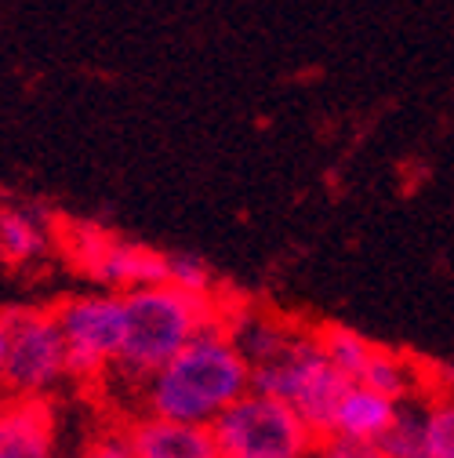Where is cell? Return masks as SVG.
Instances as JSON below:
<instances>
[{"label": "cell", "instance_id": "1", "mask_svg": "<svg viewBox=\"0 0 454 458\" xmlns=\"http://www.w3.org/2000/svg\"><path fill=\"white\" fill-rule=\"evenodd\" d=\"M251 375L255 371L230 331L211 327L139 386L142 415L186 426H214L237 400L251 393Z\"/></svg>", "mask_w": 454, "mask_h": 458}, {"label": "cell", "instance_id": "2", "mask_svg": "<svg viewBox=\"0 0 454 458\" xmlns=\"http://www.w3.org/2000/svg\"><path fill=\"white\" fill-rule=\"evenodd\" d=\"M128 310V338L117 371L131 375L139 386L175 360L193 338L211 327H225V313L218 310L214 295H189L172 284L139 288L124 295Z\"/></svg>", "mask_w": 454, "mask_h": 458}, {"label": "cell", "instance_id": "3", "mask_svg": "<svg viewBox=\"0 0 454 458\" xmlns=\"http://www.w3.org/2000/svg\"><path fill=\"white\" fill-rule=\"evenodd\" d=\"M251 371H255L251 389L288 404L313 429L316 440L331 437L338 404H342L353 386L331 368V360L320 350L316 331H295L291 342L273 360H265Z\"/></svg>", "mask_w": 454, "mask_h": 458}, {"label": "cell", "instance_id": "4", "mask_svg": "<svg viewBox=\"0 0 454 458\" xmlns=\"http://www.w3.org/2000/svg\"><path fill=\"white\" fill-rule=\"evenodd\" d=\"M218 458H313V429L280 400L248 393L211 426Z\"/></svg>", "mask_w": 454, "mask_h": 458}, {"label": "cell", "instance_id": "5", "mask_svg": "<svg viewBox=\"0 0 454 458\" xmlns=\"http://www.w3.org/2000/svg\"><path fill=\"white\" fill-rule=\"evenodd\" d=\"M55 320H59L66 338L73 378H98L102 371L121 364L124 338H128L124 295L117 292L70 295L55 306Z\"/></svg>", "mask_w": 454, "mask_h": 458}, {"label": "cell", "instance_id": "6", "mask_svg": "<svg viewBox=\"0 0 454 458\" xmlns=\"http://www.w3.org/2000/svg\"><path fill=\"white\" fill-rule=\"evenodd\" d=\"M12 350H8V396L47 400L70 378V350L55 310H12L8 313Z\"/></svg>", "mask_w": 454, "mask_h": 458}, {"label": "cell", "instance_id": "7", "mask_svg": "<svg viewBox=\"0 0 454 458\" xmlns=\"http://www.w3.org/2000/svg\"><path fill=\"white\" fill-rule=\"evenodd\" d=\"M66 244H70V255L80 262V269L88 276H95L98 284H105V292L128 295L139 288L167 284V255L164 251L128 244V241H113L84 222H73L66 229Z\"/></svg>", "mask_w": 454, "mask_h": 458}, {"label": "cell", "instance_id": "8", "mask_svg": "<svg viewBox=\"0 0 454 458\" xmlns=\"http://www.w3.org/2000/svg\"><path fill=\"white\" fill-rule=\"evenodd\" d=\"M55 429L51 400L0 396V458H55Z\"/></svg>", "mask_w": 454, "mask_h": 458}, {"label": "cell", "instance_id": "9", "mask_svg": "<svg viewBox=\"0 0 454 458\" xmlns=\"http://www.w3.org/2000/svg\"><path fill=\"white\" fill-rule=\"evenodd\" d=\"M135 458H218L211 426H186L142 415L128 426Z\"/></svg>", "mask_w": 454, "mask_h": 458}, {"label": "cell", "instance_id": "10", "mask_svg": "<svg viewBox=\"0 0 454 458\" xmlns=\"http://www.w3.org/2000/svg\"><path fill=\"white\" fill-rule=\"evenodd\" d=\"M396 411H400L396 400H389V396H382V393H374L367 386H349L346 400L338 404L331 437L353 440V444H378L389 433Z\"/></svg>", "mask_w": 454, "mask_h": 458}, {"label": "cell", "instance_id": "11", "mask_svg": "<svg viewBox=\"0 0 454 458\" xmlns=\"http://www.w3.org/2000/svg\"><path fill=\"white\" fill-rule=\"evenodd\" d=\"M225 331H230V338L237 342V350L248 357V364L258 368L288 346L298 327L276 320L273 313H244L240 310L233 317H225Z\"/></svg>", "mask_w": 454, "mask_h": 458}, {"label": "cell", "instance_id": "12", "mask_svg": "<svg viewBox=\"0 0 454 458\" xmlns=\"http://www.w3.org/2000/svg\"><path fill=\"white\" fill-rule=\"evenodd\" d=\"M51 244V225L40 211L8 204L0 208V259L4 262H33Z\"/></svg>", "mask_w": 454, "mask_h": 458}, {"label": "cell", "instance_id": "13", "mask_svg": "<svg viewBox=\"0 0 454 458\" xmlns=\"http://www.w3.org/2000/svg\"><path fill=\"white\" fill-rule=\"evenodd\" d=\"M316 338H320V350H324V357L331 360V368L342 375L346 382L360 386V378H364V371H367V364H371V357H374V350H378L374 342H367L360 331L342 327V324L320 327Z\"/></svg>", "mask_w": 454, "mask_h": 458}, {"label": "cell", "instance_id": "14", "mask_svg": "<svg viewBox=\"0 0 454 458\" xmlns=\"http://www.w3.org/2000/svg\"><path fill=\"white\" fill-rule=\"evenodd\" d=\"M425 371H418V364H411L408 357L400 353H385V350H374L360 386L396 400V404H404V400H415L418 396V386H422Z\"/></svg>", "mask_w": 454, "mask_h": 458}, {"label": "cell", "instance_id": "15", "mask_svg": "<svg viewBox=\"0 0 454 458\" xmlns=\"http://www.w3.org/2000/svg\"><path fill=\"white\" fill-rule=\"evenodd\" d=\"M385 458H429V426H425V400H404L389 433L378 440Z\"/></svg>", "mask_w": 454, "mask_h": 458}, {"label": "cell", "instance_id": "16", "mask_svg": "<svg viewBox=\"0 0 454 458\" xmlns=\"http://www.w3.org/2000/svg\"><path fill=\"white\" fill-rule=\"evenodd\" d=\"M425 426H429V458H454V400L433 393L425 400Z\"/></svg>", "mask_w": 454, "mask_h": 458}, {"label": "cell", "instance_id": "17", "mask_svg": "<svg viewBox=\"0 0 454 458\" xmlns=\"http://www.w3.org/2000/svg\"><path fill=\"white\" fill-rule=\"evenodd\" d=\"M167 284L189 295H214L211 269L197 255H167Z\"/></svg>", "mask_w": 454, "mask_h": 458}, {"label": "cell", "instance_id": "18", "mask_svg": "<svg viewBox=\"0 0 454 458\" xmlns=\"http://www.w3.org/2000/svg\"><path fill=\"white\" fill-rule=\"evenodd\" d=\"M77 458H135L131 433H128V429H105V433H95V437L77 451Z\"/></svg>", "mask_w": 454, "mask_h": 458}, {"label": "cell", "instance_id": "19", "mask_svg": "<svg viewBox=\"0 0 454 458\" xmlns=\"http://www.w3.org/2000/svg\"><path fill=\"white\" fill-rule=\"evenodd\" d=\"M313 458H385V451L378 444H353V440L327 437V440L316 444Z\"/></svg>", "mask_w": 454, "mask_h": 458}, {"label": "cell", "instance_id": "20", "mask_svg": "<svg viewBox=\"0 0 454 458\" xmlns=\"http://www.w3.org/2000/svg\"><path fill=\"white\" fill-rule=\"evenodd\" d=\"M425 378H429V386H433V393H436V396L454 400V364L433 368V371H425Z\"/></svg>", "mask_w": 454, "mask_h": 458}, {"label": "cell", "instance_id": "21", "mask_svg": "<svg viewBox=\"0 0 454 458\" xmlns=\"http://www.w3.org/2000/svg\"><path fill=\"white\" fill-rule=\"evenodd\" d=\"M8 350H12L8 313H0V396H4V386H8Z\"/></svg>", "mask_w": 454, "mask_h": 458}]
</instances>
